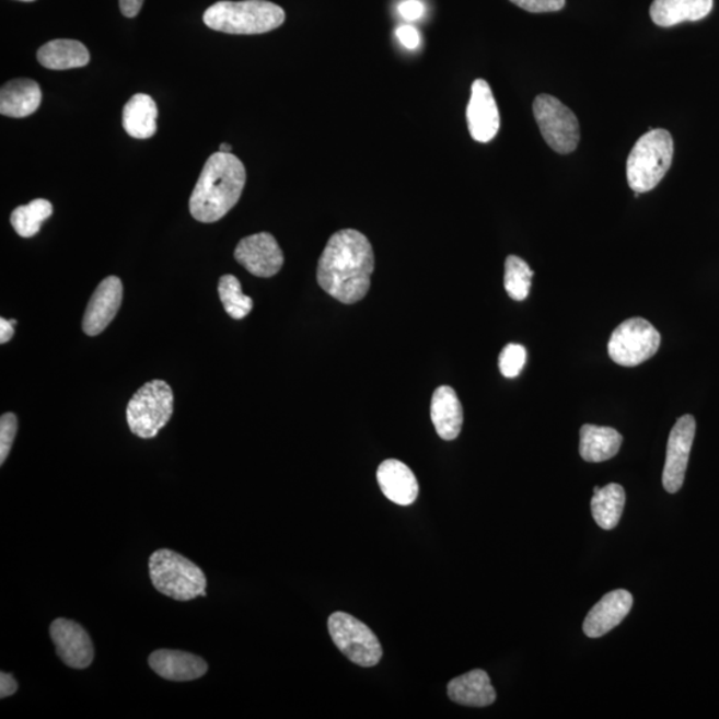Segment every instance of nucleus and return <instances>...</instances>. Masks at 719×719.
Returning <instances> with one entry per match:
<instances>
[{"mask_svg": "<svg viewBox=\"0 0 719 719\" xmlns=\"http://www.w3.org/2000/svg\"><path fill=\"white\" fill-rule=\"evenodd\" d=\"M149 662L153 672L169 681H194L201 679L208 672L205 660L181 650L153 651Z\"/></svg>", "mask_w": 719, "mask_h": 719, "instance_id": "16", "label": "nucleus"}, {"mask_svg": "<svg viewBox=\"0 0 719 719\" xmlns=\"http://www.w3.org/2000/svg\"><path fill=\"white\" fill-rule=\"evenodd\" d=\"M471 91V100L466 107L471 137L478 143H489L500 130L499 107L487 80L476 79Z\"/></svg>", "mask_w": 719, "mask_h": 719, "instance_id": "12", "label": "nucleus"}, {"mask_svg": "<svg viewBox=\"0 0 719 719\" xmlns=\"http://www.w3.org/2000/svg\"><path fill=\"white\" fill-rule=\"evenodd\" d=\"M219 151L230 153L232 151V147L230 144L223 143V144H220V150Z\"/></svg>", "mask_w": 719, "mask_h": 719, "instance_id": "37", "label": "nucleus"}, {"mask_svg": "<svg viewBox=\"0 0 719 719\" xmlns=\"http://www.w3.org/2000/svg\"><path fill=\"white\" fill-rule=\"evenodd\" d=\"M38 60L48 70L80 69L89 65L88 47L78 40L57 39L46 43L38 51Z\"/></svg>", "mask_w": 719, "mask_h": 719, "instance_id": "23", "label": "nucleus"}, {"mask_svg": "<svg viewBox=\"0 0 719 719\" xmlns=\"http://www.w3.org/2000/svg\"><path fill=\"white\" fill-rule=\"evenodd\" d=\"M448 696L459 705L487 708L495 703L497 693L487 672L477 669L452 680L448 685Z\"/></svg>", "mask_w": 719, "mask_h": 719, "instance_id": "18", "label": "nucleus"}, {"mask_svg": "<svg viewBox=\"0 0 719 719\" xmlns=\"http://www.w3.org/2000/svg\"><path fill=\"white\" fill-rule=\"evenodd\" d=\"M518 8L541 14V12H556L565 8L567 0H510Z\"/></svg>", "mask_w": 719, "mask_h": 719, "instance_id": "31", "label": "nucleus"}, {"mask_svg": "<svg viewBox=\"0 0 719 719\" xmlns=\"http://www.w3.org/2000/svg\"><path fill=\"white\" fill-rule=\"evenodd\" d=\"M633 606V595L628 590L618 589L607 593L588 613L583 633L589 638L605 636L628 616Z\"/></svg>", "mask_w": 719, "mask_h": 719, "instance_id": "15", "label": "nucleus"}, {"mask_svg": "<svg viewBox=\"0 0 719 719\" xmlns=\"http://www.w3.org/2000/svg\"><path fill=\"white\" fill-rule=\"evenodd\" d=\"M123 301V285L116 276H108L92 294L85 310L82 328L85 335L97 336L118 315Z\"/></svg>", "mask_w": 719, "mask_h": 719, "instance_id": "14", "label": "nucleus"}, {"mask_svg": "<svg viewBox=\"0 0 719 719\" xmlns=\"http://www.w3.org/2000/svg\"><path fill=\"white\" fill-rule=\"evenodd\" d=\"M533 115L541 135L553 151L568 155L580 143L579 119L557 97L541 94L533 102Z\"/></svg>", "mask_w": 719, "mask_h": 719, "instance_id": "7", "label": "nucleus"}, {"mask_svg": "<svg viewBox=\"0 0 719 719\" xmlns=\"http://www.w3.org/2000/svg\"><path fill=\"white\" fill-rule=\"evenodd\" d=\"M712 0H654L650 16L657 26L673 27L682 22H697L710 14Z\"/></svg>", "mask_w": 719, "mask_h": 719, "instance_id": "21", "label": "nucleus"}, {"mask_svg": "<svg viewBox=\"0 0 719 719\" xmlns=\"http://www.w3.org/2000/svg\"><path fill=\"white\" fill-rule=\"evenodd\" d=\"M22 2H34V0H22Z\"/></svg>", "mask_w": 719, "mask_h": 719, "instance_id": "38", "label": "nucleus"}, {"mask_svg": "<svg viewBox=\"0 0 719 719\" xmlns=\"http://www.w3.org/2000/svg\"><path fill=\"white\" fill-rule=\"evenodd\" d=\"M150 577L158 592L176 601L206 598L207 579L202 570L174 550L160 549L150 558Z\"/></svg>", "mask_w": 719, "mask_h": 719, "instance_id": "5", "label": "nucleus"}, {"mask_svg": "<svg viewBox=\"0 0 719 719\" xmlns=\"http://www.w3.org/2000/svg\"><path fill=\"white\" fill-rule=\"evenodd\" d=\"M378 482L386 499L408 507L419 496V483L414 472L398 460H385L378 469Z\"/></svg>", "mask_w": 719, "mask_h": 719, "instance_id": "17", "label": "nucleus"}, {"mask_svg": "<svg viewBox=\"0 0 719 719\" xmlns=\"http://www.w3.org/2000/svg\"><path fill=\"white\" fill-rule=\"evenodd\" d=\"M174 414V392L163 380H152L135 393L126 416L131 432L140 439L156 438Z\"/></svg>", "mask_w": 719, "mask_h": 719, "instance_id": "6", "label": "nucleus"}, {"mask_svg": "<svg viewBox=\"0 0 719 719\" xmlns=\"http://www.w3.org/2000/svg\"><path fill=\"white\" fill-rule=\"evenodd\" d=\"M424 4L420 0H404L402 4L398 5L399 15L407 21H417L424 15Z\"/></svg>", "mask_w": 719, "mask_h": 719, "instance_id": "33", "label": "nucleus"}, {"mask_svg": "<svg viewBox=\"0 0 719 719\" xmlns=\"http://www.w3.org/2000/svg\"><path fill=\"white\" fill-rule=\"evenodd\" d=\"M50 635L57 647V654L67 666L85 669L94 661V645H92L89 633L76 621L55 619L51 624Z\"/></svg>", "mask_w": 719, "mask_h": 719, "instance_id": "13", "label": "nucleus"}, {"mask_svg": "<svg viewBox=\"0 0 719 719\" xmlns=\"http://www.w3.org/2000/svg\"><path fill=\"white\" fill-rule=\"evenodd\" d=\"M218 291L225 312L232 318L242 320L254 309V301L243 293L242 285L233 275L221 276Z\"/></svg>", "mask_w": 719, "mask_h": 719, "instance_id": "27", "label": "nucleus"}, {"mask_svg": "<svg viewBox=\"0 0 719 719\" xmlns=\"http://www.w3.org/2000/svg\"><path fill=\"white\" fill-rule=\"evenodd\" d=\"M696 436V419L692 415L680 417L669 434L665 468L662 484L669 494H677L685 482L687 464Z\"/></svg>", "mask_w": 719, "mask_h": 719, "instance_id": "10", "label": "nucleus"}, {"mask_svg": "<svg viewBox=\"0 0 719 719\" xmlns=\"http://www.w3.org/2000/svg\"><path fill=\"white\" fill-rule=\"evenodd\" d=\"M430 417L436 432L442 440L452 441L459 438L464 422V410L461 407L457 393L451 386H440L436 390L430 405Z\"/></svg>", "mask_w": 719, "mask_h": 719, "instance_id": "19", "label": "nucleus"}, {"mask_svg": "<svg viewBox=\"0 0 719 719\" xmlns=\"http://www.w3.org/2000/svg\"><path fill=\"white\" fill-rule=\"evenodd\" d=\"M247 171L232 153L217 152L207 160L189 199V212L200 223L223 219L237 205Z\"/></svg>", "mask_w": 719, "mask_h": 719, "instance_id": "2", "label": "nucleus"}, {"mask_svg": "<svg viewBox=\"0 0 719 719\" xmlns=\"http://www.w3.org/2000/svg\"><path fill=\"white\" fill-rule=\"evenodd\" d=\"M18 691V684L14 677L9 673L0 674V697L8 698Z\"/></svg>", "mask_w": 719, "mask_h": 719, "instance_id": "34", "label": "nucleus"}, {"mask_svg": "<svg viewBox=\"0 0 719 719\" xmlns=\"http://www.w3.org/2000/svg\"><path fill=\"white\" fill-rule=\"evenodd\" d=\"M14 327L15 325L10 320L0 318V343L5 344L12 339V336L15 334Z\"/></svg>", "mask_w": 719, "mask_h": 719, "instance_id": "36", "label": "nucleus"}, {"mask_svg": "<svg viewBox=\"0 0 719 719\" xmlns=\"http://www.w3.org/2000/svg\"><path fill=\"white\" fill-rule=\"evenodd\" d=\"M328 629L337 649L356 665L372 668L383 657L379 638L358 618L343 612L334 613L328 619Z\"/></svg>", "mask_w": 719, "mask_h": 719, "instance_id": "9", "label": "nucleus"}, {"mask_svg": "<svg viewBox=\"0 0 719 719\" xmlns=\"http://www.w3.org/2000/svg\"><path fill=\"white\" fill-rule=\"evenodd\" d=\"M674 143L666 130H650L637 140L626 162V177L635 193L659 186L673 162Z\"/></svg>", "mask_w": 719, "mask_h": 719, "instance_id": "4", "label": "nucleus"}, {"mask_svg": "<svg viewBox=\"0 0 719 719\" xmlns=\"http://www.w3.org/2000/svg\"><path fill=\"white\" fill-rule=\"evenodd\" d=\"M18 419L14 414H4L0 419V464H4L16 438Z\"/></svg>", "mask_w": 719, "mask_h": 719, "instance_id": "30", "label": "nucleus"}, {"mask_svg": "<svg viewBox=\"0 0 719 719\" xmlns=\"http://www.w3.org/2000/svg\"><path fill=\"white\" fill-rule=\"evenodd\" d=\"M158 107L150 95L137 94L123 109V127L135 139H149L156 132Z\"/></svg>", "mask_w": 719, "mask_h": 719, "instance_id": "24", "label": "nucleus"}, {"mask_svg": "<svg viewBox=\"0 0 719 719\" xmlns=\"http://www.w3.org/2000/svg\"><path fill=\"white\" fill-rule=\"evenodd\" d=\"M208 27L232 35H257L279 28L286 22V12L280 5L267 0H243V2H218L202 16Z\"/></svg>", "mask_w": 719, "mask_h": 719, "instance_id": "3", "label": "nucleus"}, {"mask_svg": "<svg viewBox=\"0 0 719 719\" xmlns=\"http://www.w3.org/2000/svg\"><path fill=\"white\" fill-rule=\"evenodd\" d=\"M54 208L46 199H35L27 206L16 207L11 213V224L21 237H33L51 217Z\"/></svg>", "mask_w": 719, "mask_h": 719, "instance_id": "26", "label": "nucleus"}, {"mask_svg": "<svg viewBox=\"0 0 719 719\" xmlns=\"http://www.w3.org/2000/svg\"><path fill=\"white\" fill-rule=\"evenodd\" d=\"M144 0H119L121 14L127 18H135L139 14Z\"/></svg>", "mask_w": 719, "mask_h": 719, "instance_id": "35", "label": "nucleus"}, {"mask_svg": "<svg viewBox=\"0 0 719 719\" xmlns=\"http://www.w3.org/2000/svg\"><path fill=\"white\" fill-rule=\"evenodd\" d=\"M592 499V514L599 526L612 531L618 525L623 515L626 495L619 484H610L604 488L595 487Z\"/></svg>", "mask_w": 719, "mask_h": 719, "instance_id": "25", "label": "nucleus"}, {"mask_svg": "<svg viewBox=\"0 0 719 719\" xmlns=\"http://www.w3.org/2000/svg\"><path fill=\"white\" fill-rule=\"evenodd\" d=\"M396 36L399 43L407 48V50H416V48H419L421 45V36L419 31H417L415 27L408 26V24H405V26H399L396 30Z\"/></svg>", "mask_w": 719, "mask_h": 719, "instance_id": "32", "label": "nucleus"}, {"mask_svg": "<svg viewBox=\"0 0 719 719\" xmlns=\"http://www.w3.org/2000/svg\"><path fill=\"white\" fill-rule=\"evenodd\" d=\"M235 259L257 278H272L285 264L280 245L268 232L255 233L240 240Z\"/></svg>", "mask_w": 719, "mask_h": 719, "instance_id": "11", "label": "nucleus"}, {"mask_svg": "<svg viewBox=\"0 0 719 719\" xmlns=\"http://www.w3.org/2000/svg\"><path fill=\"white\" fill-rule=\"evenodd\" d=\"M526 362V349L520 344H508L502 349L499 367L503 378H518Z\"/></svg>", "mask_w": 719, "mask_h": 719, "instance_id": "29", "label": "nucleus"}, {"mask_svg": "<svg viewBox=\"0 0 719 719\" xmlns=\"http://www.w3.org/2000/svg\"><path fill=\"white\" fill-rule=\"evenodd\" d=\"M532 278L533 270L525 260L514 255L507 257L503 287L510 298L522 301L530 297Z\"/></svg>", "mask_w": 719, "mask_h": 719, "instance_id": "28", "label": "nucleus"}, {"mask_svg": "<svg viewBox=\"0 0 719 719\" xmlns=\"http://www.w3.org/2000/svg\"><path fill=\"white\" fill-rule=\"evenodd\" d=\"M661 346L660 332L642 317L626 320L614 329L607 352L618 366L637 367L653 358Z\"/></svg>", "mask_w": 719, "mask_h": 719, "instance_id": "8", "label": "nucleus"}, {"mask_svg": "<svg viewBox=\"0 0 719 719\" xmlns=\"http://www.w3.org/2000/svg\"><path fill=\"white\" fill-rule=\"evenodd\" d=\"M374 269L372 244L356 230L334 233L320 257L318 286L343 304H355L367 297Z\"/></svg>", "mask_w": 719, "mask_h": 719, "instance_id": "1", "label": "nucleus"}, {"mask_svg": "<svg viewBox=\"0 0 719 719\" xmlns=\"http://www.w3.org/2000/svg\"><path fill=\"white\" fill-rule=\"evenodd\" d=\"M42 91L33 79H14L0 91V114L9 118H26L39 108Z\"/></svg>", "mask_w": 719, "mask_h": 719, "instance_id": "20", "label": "nucleus"}, {"mask_svg": "<svg viewBox=\"0 0 719 719\" xmlns=\"http://www.w3.org/2000/svg\"><path fill=\"white\" fill-rule=\"evenodd\" d=\"M623 436L616 429L585 424L580 430V454L588 463H602L619 452Z\"/></svg>", "mask_w": 719, "mask_h": 719, "instance_id": "22", "label": "nucleus"}]
</instances>
